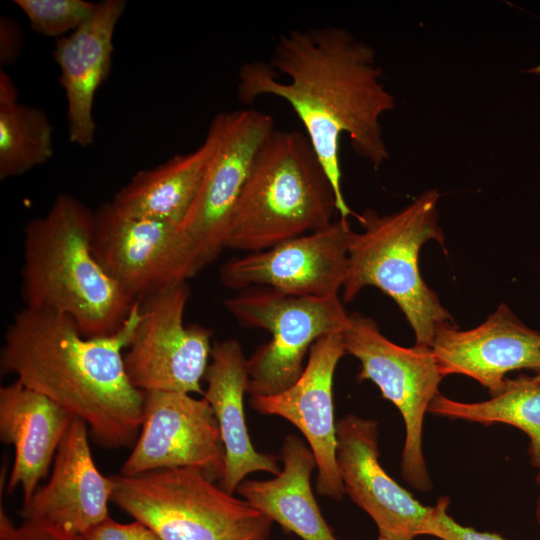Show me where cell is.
<instances>
[{
	"label": "cell",
	"instance_id": "cell-1",
	"mask_svg": "<svg viewBox=\"0 0 540 540\" xmlns=\"http://www.w3.org/2000/svg\"><path fill=\"white\" fill-rule=\"evenodd\" d=\"M381 78L373 48L334 26L290 30L278 38L270 61L245 62L238 71L242 103L270 95L295 112L329 178L342 218L357 214L342 191L341 136L348 135L354 152L375 169L389 158L380 118L396 102Z\"/></svg>",
	"mask_w": 540,
	"mask_h": 540
},
{
	"label": "cell",
	"instance_id": "cell-2",
	"mask_svg": "<svg viewBox=\"0 0 540 540\" xmlns=\"http://www.w3.org/2000/svg\"><path fill=\"white\" fill-rule=\"evenodd\" d=\"M139 317L137 301L117 332L89 338L67 315L24 307L6 331L2 372L83 420L100 447H130L141 430L145 392L129 380L122 350Z\"/></svg>",
	"mask_w": 540,
	"mask_h": 540
},
{
	"label": "cell",
	"instance_id": "cell-3",
	"mask_svg": "<svg viewBox=\"0 0 540 540\" xmlns=\"http://www.w3.org/2000/svg\"><path fill=\"white\" fill-rule=\"evenodd\" d=\"M93 229L94 212L60 194L24 229L21 273L25 307L67 315L89 338L117 332L138 301L96 260Z\"/></svg>",
	"mask_w": 540,
	"mask_h": 540
},
{
	"label": "cell",
	"instance_id": "cell-4",
	"mask_svg": "<svg viewBox=\"0 0 540 540\" xmlns=\"http://www.w3.org/2000/svg\"><path fill=\"white\" fill-rule=\"evenodd\" d=\"M336 211L334 190L308 137L275 129L235 206L225 248L266 250L328 227Z\"/></svg>",
	"mask_w": 540,
	"mask_h": 540
},
{
	"label": "cell",
	"instance_id": "cell-5",
	"mask_svg": "<svg viewBox=\"0 0 540 540\" xmlns=\"http://www.w3.org/2000/svg\"><path fill=\"white\" fill-rule=\"evenodd\" d=\"M440 194L422 193L402 210L379 216L366 210L356 216L363 231L351 232L342 302H351L366 286L391 297L403 312L415 335V347L430 349L437 330L455 323L437 294L419 272L421 247L429 240L442 246L444 234L438 223Z\"/></svg>",
	"mask_w": 540,
	"mask_h": 540
},
{
	"label": "cell",
	"instance_id": "cell-6",
	"mask_svg": "<svg viewBox=\"0 0 540 540\" xmlns=\"http://www.w3.org/2000/svg\"><path fill=\"white\" fill-rule=\"evenodd\" d=\"M111 502L163 540H265L273 521L201 471L112 475Z\"/></svg>",
	"mask_w": 540,
	"mask_h": 540
},
{
	"label": "cell",
	"instance_id": "cell-7",
	"mask_svg": "<svg viewBox=\"0 0 540 540\" xmlns=\"http://www.w3.org/2000/svg\"><path fill=\"white\" fill-rule=\"evenodd\" d=\"M244 327L265 329L269 342L247 359L250 396L278 394L292 386L304 370V358L320 337L342 331L349 314L339 295L297 297L267 287H250L224 300Z\"/></svg>",
	"mask_w": 540,
	"mask_h": 540
},
{
	"label": "cell",
	"instance_id": "cell-8",
	"mask_svg": "<svg viewBox=\"0 0 540 540\" xmlns=\"http://www.w3.org/2000/svg\"><path fill=\"white\" fill-rule=\"evenodd\" d=\"M346 354L361 363L358 380H370L400 412L405 425L401 454L404 480L420 492L432 489L423 453L425 414L439 394L443 378L430 349L406 348L387 339L376 322L358 312L349 314L343 330Z\"/></svg>",
	"mask_w": 540,
	"mask_h": 540
},
{
	"label": "cell",
	"instance_id": "cell-9",
	"mask_svg": "<svg viewBox=\"0 0 540 540\" xmlns=\"http://www.w3.org/2000/svg\"><path fill=\"white\" fill-rule=\"evenodd\" d=\"M92 252L106 273L138 301L187 283L205 268L178 224L122 216L110 201L94 212Z\"/></svg>",
	"mask_w": 540,
	"mask_h": 540
},
{
	"label": "cell",
	"instance_id": "cell-10",
	"mask_svg": "<svg viewBox=\"0 0 540 540\" xmlns=\"http://www.w3.org/2000/svg\"><path fill=\"white\" fill-rule=\"evenodd\" d=\"M216 144L198 193L180 230L206 267L225 248L235 206L267 139L276 129L271 115L253 109L223 112L209 125Z\"/></svg>",
	"mask_w": 540,
	"mask_h": 540
},
{
	"label": "cell",
	"instance_id": "cell-11",
	"mask_svg": "<svg viewBox=\"0 0 540 540\" xmlns=\"http://www.w3.org/2000/svg\"><path fill=\"white\" fill-rule=\"evenodd\" d=\"M189 296V286L183 283L140 301V317L124 356L126 373L137 389L204 393L201 380L213 333L198 324H184Z\"/></svg>",
	"mask_w": 540,
	"mask_h": 540
},
{
	"label": "cell",
	"instance_id": "cell-12",
	"mask_svg": "<svg viewBox=\"0 0 540 540\" xmlns=\"http://www.w3.org/2000/svg\"><path fill=\"white\" fill-rule=\"evenodd\" d=\"M224 446L206 398L188 393L147 391L139 436L120 474L132 476L169 468L201 471L221 480Z\"/></svg>",
	"mask_w": 540,
	"mask_h": 540
},
{
	"label": "cell",
	"instance_id": "cell-13",
	"mask_svg": "<svg viewBox=\"0 0 540 540\" xmlns=\"http://www.w3.org/2000/svg\"><path fill=\"white\" fill-rule=\"evenodd\" d=\"M352 231L349 220L340 217L322 230L231 258L220 267V281L241 291L267 287L297 297L339 295Z\"/></svg>",
	"mask_w": 540,
	"mask_h": 540
},
{
	"label": "cell",
	"instance_id": "cell-14",
	"mask_svg": "<svg viewBox=\"0 0 540 540\" xmlns=\"http://www.w3.org/2000/svg\"><path fill=\"white\" fill-rule=\"evenodd\" d=\"M345 354L343 330L326 334L311 346L307 364L292 386L278 394L249 399L260 414L280 416L303 434L316 460V490L335 500H341L345 490L336 458L333 379Z\"/></svg>",
	"mask_w": 540,
	"mask_h": 540
},
{
	"label": "cell",
	"instance_id": "cell-15",
	"mask_svg": "<svg viewBox=\"0 0 540 540\" xmlns=\"http://www.w3.org/2000/svg\"><path fill=\"white\" fill-rule=\"evenodd\" d=\"M336 428V458L345 493L372 518L379 537L414 540L424 535L434 506L423 505L384 470L377 421L348 414Z\"/></svg>",
	"mask_w": 540,
	"mask_h": 540
},
{
	"label": "cell",
	"instance_id": "cell-16",
	"mask_svg": "<svg viewBox=\"0 0 540 540\" xmlns=\"http://www.w3.org/2000/svg\"><path fill=\"white\" fill-rule=\"evenodd\" d=\"M88 426L74 417L53 462L48 483L20 510L25 523L64 538H78L109 517L113 480L93 460Z\"/></svg>",
	"mask_w": 540,
	"mask_h": 540
},
{
	"label": "cell",
	"instance_id": "cell-17",
	"mask_svg": "<svg viewBox=\"0 0 540 540\" xmlns=\"http://www.w3.org/2000/svg\"><path fill=\"white\" fill-rule=\"evenodd\" d=\"M430 350L442 377L468 376L491 396L503 387L507 373L540 371V331L523 323L505 303L470 330H459L455 323L442 325Z\"/></svg>",
	"mask_w": 540,
	"mask_h": 540
},
{
	"label": "cell",
	"instance_id": "cell-18",
	"mask_svg": "<svg viewBox=\"0 0 540 540\" xmlns=\"http://www.w3.org/2000/svg\"><path fill=\"white\" fill-rule=\"evenodd\" d=\"M126 1L97 3L90 19L74 32L56 40L52 55L67 101L68 136L71 143L90 146L95 138V94L109 75L113 35Z\"/></svg>",
	"mask_w": 540,
	"mask_h": 540
},
{
	"label": "cell",
	"instance_id": "cell-19",
	"mask_svg": "<svg viewBox=\"0 0 540 540\" xmlns=\"http://www.w3.org/2000/svg\"><path fill=\"white\" fill-rule=\"evenodd\" d=\"M74 416L19 380L0 388V438L15 450L7 492L27 503L49 471Z\"/></svg>",
	"mask_w": 540,
	"mask_h": 540
},
{
	"label": "cell",
	"instance_id": "cell-20",
	"mask_svg": "<svg viewBox=\"0 0 540 540\" xmlns=\"http://www.w3.org/2000/svg\"><path fill=\"white\" fill-rule=\"evenodd\" d=\"M203 393L209 402L224 446V472L220 487L233 494L245 477L254 472L277 475L278 458L257 451L251 443L244 413L247 392V359L235 339L216 342L211 351Z\"/></svg>",
	"mask_w": 540,
	"mask_h": 540
},
{
	"label": "cell",
	"instance_id": "cell-21",
	"mask_svg": "<svg viewBox=\"0 0 540 540\" xmlns=\"http://www.w3.org/2000/svg\"><path fill=\"white\" fill-rule=\"evenodd\" d=\"M283 468L269 480H244L237 492L251 506L303 540H337L311 487L316 460L302 439L290 434L281 450Z\"/></svg>",
	"mask_w": 540,
	"mask_h": 540
},
{
	"label": "cell",
	"instance_id": "cell-22",
	"mask_svg": "<svg viewBox=\"0 0 540 540\" xmlns=\"http://www.w3.org/2000/svg\"><path fill=\"white\" fill-rule=\"evenodd\" d=\"M216 144L209 126L204 142L151 169L138 171L110 201L122 216L180 224L202 183Z\"/></svg>",
	"mask_w": 540,
	"mask_h": 540
},
{
	"label": "cell",
	"instance_id": "cell-23",
	"mask_svg": "<svg viewBox=\"0 0 540 540\" xmlns=\"http://www.w3.org/2000/svg\"><path fill=\"white\" fill-rule=\"evenodd\" d=\"M428 413L482 425L506 424L518 428L529 438L530 464L540 486V383L532 376L507 378L498 393L480 402H461L438 394Z\"/></svg>",
	"mask_w": 540,
	"mask_h": 540
},
{
	"label": "cell",
	"instance_id": "cell-24",
	"mask_svg": "<svg viewBox=\"0 0 540 540\" xmlns=\"http://www.w3.org/2000/svg\"><path fill=\"white\" fill-rule=\"evenodd\" d=\"M53 125L40 108L0 102V179L22 175L54 155Z\"/></svg>",
	"mask_w": 540,
	"mask_h": 540
},
{
	"label": "cell",
	"instance_id": "cell-25",
	"mask_svg": "<svg viewBox=\"0 0 540 540\" xmlns=\"http://www.w3.org/2000/svg\"><path fill=\"white\" fill-rule=\"evenodd\" d=\"M32 29L57 39L77 30L93 15L97 3L85 0H15Z\"/></svg>",
	"mask_w": 540,
	"mask_h": 540
},
{
	"label": "cell",
	"instance_id": "cell-26",
	"mask_svg": "<svg viewBox=\"0 0 540 540\" xmlns=\"http://www.w3.org/2000/svg\"><path fill=\"white\" fill-rule=\"evenodd\" d=\"M448 506V497L443 496L438 499L425 527L424 535L441 540H506L497 533L481 532L459 524L448 514Z\"/></svg>",
	"mask_w": 540,
	"mask_h": 540
},
{
	"label": "cell",
	"instance_id": "cell-27",
	"mask_svg": "<svg viewBox=\"0 0 540 540\" xmlns=\"http://www.w3.org/2000/svg\"><path fill=\"white\" fill-rule=\"evenodd\" d=\"M81 540H163L151 528L135 521L115 522L110 516L82 535Z\"/></svg>",
	"mask_w": 540,
	"mask_h": 540
},
{
	"label": "cell",
	"instance_id": "cell-28",
	"mask_svg": "<svg viewBox=\"0 0 540 540\" xmlns=\"http://www.w3.org/2000/svg\"><path fill=\"white\" fill-rule=\"evenodd\" d=\"M24 34L19 23L6 15L0 17V64H14L20 57Z\"/></svg>",
	"mask_w": 540,
	"mask_h": 540
},
{
	"label": "cell",
	"instance_id": "cell-29",
	"mask_svg": "<svg viewBox=\"0 0 540 540\" xmlns=\"http://www.w3.org/2000/svg\"><path fill=\"white\" fill-rule=\"evenodd\" d=\"M0 540H81V538H64L46 529L25 522L21 526H15L1 507Z\"/></svg>",
	"mask_w": 540,
	"mask_h": 540
},
{
	"label": "cell",
	"instance_id": "cell-30",
	"mask_svg": "<svg viewBox=\"0 0 540 540\" xmlns=\"http://www.w3.org/2000/svg\"><path fill=\"white\" fill-rule=\"evenodd\" d=\"M535 518H536L537 524L540 527V495H539V497L537 499V503H536Z\"/></svg>",
	"mask_w": 540,
	"mask_h": 540
},
{
	"label": "cell",
	"instance_id": "cell-31",
	"mask_svg": "<svg viewBox=\"0 0 540 540\" xmlns=\"http://www.w3.org/2000/svg\"><path fill=\"white\" fill-rule=\"evenodd\" d=\"M526 72L540 75V64L533 67V68H530V69L526 70Z\"/></svg>",
	"mask_w": 540,
	"mask_h": 540
},
{
	"label": "cell",
	"instance_id": "cell-32",
	"mask_svg": "<svg viewBox=\"0 0 540 540\" xmlns=\"http://www.w3.org/2000/svg\"><path fill=\"white\" fill-rule=\"evenodd\" d=\"M532 378H533L536 382L540 383V371L536 372L535 375L532 376Z\"/></svg>",
	"mask_w": 540,
	"mask_h": 540
},
{
	"label": "cell",
	"instance_id": "cell-33",
	"mask_svg": "<svg viewBox=\"0 0 540 540\" xmlns=\"http://www.w3.org/2000/svg\"><path fill=\"white\" fill-rule=\"evenodd\" d=\"M378 540H387V539H385V538H382V537H379V538H378Z\"/></svg>",
	"mask_w": 540,
	"mask_h": 540
},
{
	"label": "cell",
	"instance_id": "cell-34",
	"mask_svg": "<svg viewBox=\"0 0 540 540\" xmlns=\"http://www.w3.org/2000/svg\"><path fill=\"white\" fill-rule=\"evenodd\" d=\"M266 540V539H265Z\"/></svg>",
	"mask_w": 540,
	"mask_h": 540
}]
</instances>
